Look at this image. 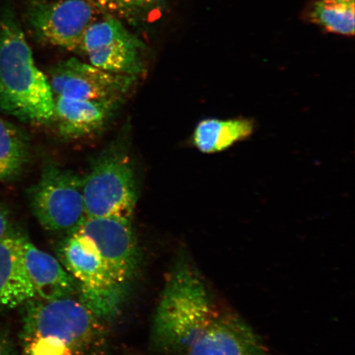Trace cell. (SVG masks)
Masks as SVG:
<instances>
[{"instance_id": "cell-10", "label": "cell", "mask_w": 355, "mask_h": 355, "mask_svg": "<svg viewBox=\"0 0 355 355\" xmlns=\"http://www.w3.org/2000/svg\"><path fill=\"white\" fill-rule=\"evenodd\" d=\"M132 220L87 218L76 230L94 243L115 285L125 293L139 268V248Z\"/></svg>"}, {"instance_id": "cell-14", "label": "cell", "mask_w": 355, "mask_h": 355, "mask_svg": "<svg viewBox=\"0 0 355 355\" xmlns=\"http://www.w3.org/2000/svg\"><path fill=\"white\" fill-rule=\"evenodd\" d=\"M255 131L256 122L250 118H204L194 128L190 143L202 154H218L250 139Z\"/></svg>"}, {"instance_id": "cell-13", "label": "cell", "mask_w": 355, "mask_h": 355, "mask_svg": "<svg viewBox=\"0 0 355 355\" xmlns=\"http://www.w3.org/2000/svg\"><path fill=\"white\" fill-rule=\"evenodd\" d=\"M117 105L96 101L55 97L54 121L66 139H80L103 127Z\"/></svg>"}, {"instance_id": "cell-19", "label": "cell", "mask_w": 355, "mask_h": 355, "mask_svg": "<svg viewBox=\"0 0 355 355\" xmlns=\"http://www.w3.org/2000/svg\"><path fill=\"white\" fill-rule=\"evenodd\" d=\"M0 355H17L10 335L3 329H0Z\"/></svg>"}, {"instance_id": "cell-3", "label": "cell", "mask_w": 355, "mask_h": 355, "mask_svg": "<svg viewBox=\"0 0 355 355\" xmlns=\"http://www.w3.org/2000/svg\"><path fill=\"white\" fill-rule=\"evenodd\" d=\"M0 110L25 123L54 121L55 96L48 78L11 8L0 17Z\"/></svg>"}, {"instance_id": "cell-18", "label": "cell", "mask_w": 355, "mask_h": 355, "mask_svg": "<svg viewBox=\"0 0 355 355\" xmlns=\"http://www.w3.org/2000/svg\"><path fill=\"white\" fill-rule=\"evenodd\" d=\"M17 232L10 211L0 205V241Z\"/></svg>"}, {"instance_id": "cell-6", "label": "cell", "mask_w": 355, "mask_h": 355, "mask_svg": "<svg viewBox=\"0 0 355 355\" xmlns=\"http://www.w3.org/2000/svg\"><path fill=\"white\" fill-rule=\"evenodd\" d=\"M33 214L49 232L72 233L87 217L83 178L55 165L44 167L28 191Z\"/></svg>"}, {"instance_id": "cell-7", "label": "cell", "mask_w": 355, "mask_h": 355, "mask_svg": "<svg viewBox=\"0 0 355 355\" xmlns=\"http://www.w3.org/2000/svg\"><path fill=\"white\" fill-rule=\"evenodd\" d=\"M26 12L40 41L73 51L83 50L84 35L96 20V7L87 0H30Z\"/></svg>"}, {"instance_id": "cell-11", "label": "cell", "mask_w": 355, "mask_h": 355, "mask_svg": "<svg viewBox=\"0 0 355 355\" xmlns=\"http://www.w3.org/2000/svg\"><path fill=\"white\" fill-rule=\"evenodd\" d=\"M25 237L19 232L0 241V312L35 298L25 266Z\"/></svg>"}, {"instance_id": "cell-12", "label": "cell", "mask_w": 355, "mask_h": 355, "mask_svg": "<svg viewBox=\"0 0 355 355\" xmlns=\"http://www.w3.org/2000/svg\"><path fill=\"white\" fill-rule=\"evenodd\" d=\"M24 261L35 297L55 300L74 297L78 285L64 266L51 254L40 250L25 237Z\"/></svg>"}, {"instance_id": "cell-4", "label": "cell", "mask_w": 355, "mask_h": 355, "mask_svg": "<svg viewBox=\"0 0 355 355\" xmlns=\"http://www.w3.org/2000/svg\"><path fill=\"white\" fill-rule=\"evenodd\" d=\"M83 198L87 218L132 220L137 188L132 159L125 150L111 148L96 159L83 178Z\"/></svg>"}, {"instance_id": "cell-2", "label": "cell", "mask_w": 355, "mask_h": 355, "mask_svg": "<svg viewBox=\"0 0 355 355\" xmlns=\"http://www.w3.org/2000/svg\"><path fill=\"white\" fill-rule=\"evenodd\" d=\"M22 306L21 355H105V328L81 300L33 298Z\"/></svg>"}, {"instance_id": "cell-15", "label": "cell", "mask_w": 355, "mask_h": 355, "mask_svg": "<svg viewBox=\"0 0 355 355\" xmlns=\"http://www.w3.org/2000/svg\"><path fill=\"white\" fill-rule=\"evenodd\" d=\"M354 0H313L302 19L324 32L350 37L354 35Z\"/></svg>"}, {"instance_id": "cell-5", "label": "cell", "mask_w": 355, "mask_h": 355, "mask_svg": "<svg viewBox=\"0 0 355 355\" xmlns=\"http://www.w3.org/2000/svg\"><path fill=\"white\" fill-rule=\"evenodd\" d=\"M59 257L77 282L81 300L97 317L107 318L117 312L125 293L115 285L90 239L74 230L61 243Z\"/></svg>"}, {"instance_id": "cell-8", "label": "cell", "mask_w": 355, "mask_h": 355, "mask_svg": "<svg viewBox=\"0 0 355 355\" xmlns=\"http://www.w3.org/2000/svg\"><path fill=\"white\" fill-rule=\"evenodd\" d=\"M48 79L55 97L119 105L131 92L137 77L108 72L71 58L54 67Z\"/></svg>"}, {"instance_id": "cell-17", "label": "cell", "mask_w": 355, "mask_h": 355, "mask_svg": "<svg viewBox=\"0 0 355 355\" xmlns=\"http://www.w3.org/2000/svg\"><path fill=\"white\" fill-rule=\"evenodd\" d=\"M95 7L128 20H139L150 15L162 0H87Z\"/></svg>"}, {"instance_id": "cell-9", "label": "cell", "mask_w": 355, "mask_h": 355, "mask_svg": "<svg viewBox=\"0 0 355 355\" xmlns=\"http://www.w3.org/2000/svg\"><path fill=\"white\" fill-rule=\"evenodd\" d=\"M83 51L91 64L108 72L136 77L144 72V44L115 17L96 20L89 26Z\"/></svg>"}, {"instance_id": "cell-16", "label": "cell", "mask_w": 355, "mask_h": 355, "mask_svg": "<svg viewBox=\"0 0 355 355\" xmlns=\"http://www.w3.org/2000/svg\"><path fill=\"white\" fill-rule=\"evenodd\" d=\"M30 158V144L25 133L0 118V182L20 175Z\"/></svg>"}, {"instance_id": "cell-1", "label": "cell", "mask_w": 355, "mask_h": 355, "mask_svg": "<svg viewBox=\"0 0 355 355\" xmlns=\"http://www.w3.org/2000/svg\"><path fill=\"white\" fill-rule=\"evenodd\" d=\"M162 355H269L263 339L226 304L186 252L167 274L153 318Z\"/></svg>"}]
</instances>
